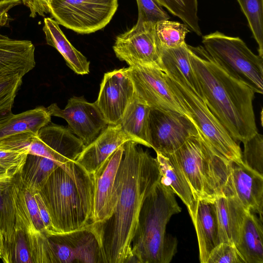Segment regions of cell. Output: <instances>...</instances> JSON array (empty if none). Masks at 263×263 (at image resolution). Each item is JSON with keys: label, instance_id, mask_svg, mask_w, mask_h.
<instances>
[{"label": "cell", "instance_id": "cell-1", "mask_svg": "<svg viewBox=\"0 0 263 263\" xmlns=\"http://www.w3.org/2000/svg\"><path fill=\"white\" fill-rule=\"evenodd\" d=\"M138 144L133 141L124 144L112 215L102 223H91L103 262H134L132 241L139 213L144 200L161 177L156 158Z\"/></svg>", "mask_w": 263, "mask_h": 263}, {"label": "cell", "instance_id": "cell-2", "mask_svg": "<svg viewBox=\"0 0 263 263\" xmlns=\"http://www.w3.org/2000/svg\"><path fill=\"white\" fill-rule=\"evenodd\" d=\"M187 47L204 101L230 136L243 143L258 133L253 107L255 92L215 62L203 47Z\"/></svg>", "mask_w": 263, "mask_h": 263}, {"label": "cell", "instance_id": "cell-3", "mask_svg": "<svg viewBox=\"0 0 263 263\" xmlns=\"http://www.w3.org/2000/svg\"><path fill=\"white\" fill-rule=\"evenodd\" d=\"M93 174L76 161L57 167L38 192L48 211L54 233L81 230L91 223Z\"/></svg>", "mask_w": 263, "mask_h": 263}, {"label": "cell", "instance_id": "cell-4", "mask_svg": "<svg viewBox=\"0 0 263 263\" xmlns=\"http://www.w3.org/2000/svg\"><path fill=\"white\" fill-rule=\"evenodd\" d=\"M181 211L172 189L161 178L142 204L132 241L134 259L140 263H168L177 239L166 232L171 217Z\"/></svg>", "mask_w": 263, "mask_h": 263}, {"label": "cell", "instance_id": "cell-5", "mask_svg": "<svg viewBox=\"0 0 263 263\" xmlns=\"http://www.w3.org/2000/svg\"><path fill=\"white\" fill-rule=\"evenodd\" d=\"M183 171L195 198L214 202L224 196L232 164L210 147L199 134L170 154Z\"/></svg>", "mask_w": 263, "mask_h": 263}, {"label": "cell", "instance_id": "cell-6", "mask_svg": "<svg viewBox=\"0 0 263 263\" xmlns=\"http://www.w3.org/2000/svg\"><path fill=\"white\" fill-rule=\"evenodd\" d=\"M165 77L185 115L195 124L203 140L230 161L243 163L242 152L237 142L211 112L204 100L184 82L166 73Z\"/></svg>", "mask_w": 263, "mask_h": 263}, {"label": "cell", "instance_id": "cell-7", "mask_svg": "<svg viewBox=\"0 0 263 263\" xmlns=\"http://www.w3.org/2000/svg\"><path fill=\"white\" fill-rule=\"evenodd\" d=\"M205 50L218 65L247 83L255 92H263V60L238 37L219 31L202 36Z\"/></svg>", "mask_w": 263, "mask_h": 263}, {"label": "cell", "instance_id": "cell-8", "mask_svg": "<svg viewBox=\"0 0 263 263\" xmlns=\"http://www.w3.org/2000/svg\"><path fill=\"white\" fill-rule=\"evenodd\" d=\"M118 0H50V13L57 23L81 34L102 29L118 8Z\"/></svg>", "mask_w": 263, "mask_h": 263}, {"label": "cell", "instance_id": "cell-9", "mask_svg": "<svg viewBox=\"0 0 263 263\" xmlns=\"http://www.w3.org/2000/svg\"><path fill=\"white\" fill-rule=\"evenodd\" d=\"M199 132L186 116L168 110L151 108L148 117L149 144L156 153H173Z\"/></svg>", "mask_w": 263, "mask_h": 263}, {"label": "cell", "instance_id": "cell-10", "mask_svg": "<svg viewBox=\"0 0 263 263\" xmlns=\"http://www.w3.org/2000/svg\"><path fill=\"white\" fill-rule=\"evenodd\" d=\"M135 96L151 108L168 110L185 115L171 87L165 72L157 64L127 68Z\"/></svg>", "mask_w": 263, "mask_h": 263}, {"label": "cell", "instance_id": "cell-11", "mask_svg": "<svg viewBox=\"0 0 263 263\" xmlns=\"http://www.w3.org/2000/svg\"><path fill=\"white\" fill-rule=\"evenodd\" d=\"M51 116L62 118L68 128L86 146L92 142L108 125L96 103H90L83 97L70 98L64 109L56 103L47 108Z\"/></svg>", "mask_w": 263, "mask_h": 263}, {"label": "cell", "instance_id": "cell-12", "mask_svg": "<svg viewBox=\"0 0 263 263\" xmlns=\"http://www.w3.org/2000/svg\"><path fill=\"white\" fill-rule=\"evenodd\" d=\"M49 123L33 137L28 146V154L46 157L61 165L76 161L85 146L83 142L68 127Z\"/></svg>", "mask_w": 263, "mask_h": 263}, {"label": "cell", "instance_id": "cell-13", "mask_svg": "<svg viewBox=\"0 0 263 263\" xmlns=\"http://www.w3.org/2000/svg\"><path fill=\"white\" fill-rule=\"evenodd\" d=\"M155 25L136 24L130 29L117 36L113 46L117 58L129 66L157 64L159 47Z\"/></svg>", "mask_w": 263, "mask_h": 263}, {"label": "cell", "instance_id": "cell-14", "mask_svg": "<svg viewBox=\"0 0 263 263\" xmlns=\"http://www.w3.org/2000/svg\"><path fill=\"white\" fill-rule=\"evenodd\" d=\"M45 233L46 263L91 262L93 260L96 240L87 227L69 233Z\"/></svg>", "mask_w": 263, "mask_h": 263}, {"label": "cell", "instance_id": "cell-15", "mask_svg": "<svg viewBox=\"0 0 263 263\" xmlns=\"http://www.w3.org/2000/svg\"><path fill=\"white\" fill-rule=\"evenodd\" d=\"M134 96L127 68H123L104 73L95 102L108 124L117 125Z\"/></svg>", "mask_w": 263, "mask_h": 263}, {"label": "cell", "instance_id": "cell-16", "mask_svg": "<svg viewBox=\"0 0 263 263\" xmlns=\"http://www.w3.org/2000/svg\"><path fill=\"white\" fill-rule=\"evenodd\" d=\"M123 152L124 144L93 173L95 192L92 224L104 222L114 212L116 203L115 182Z\"/></svg>", "mask_w": 263, "mask_h": 263}, {"label": "cell", "instance_id": "cell-17", "mask_svg": "<svg viewBox=\"0 0 263 263\" xmlns=\"http://www.w3.org/2000/svg\"><path fill=\"white\" fill-rule=\"evenodd\" d=\"M224 196L236 198L248 211L262 220L263 175L243 163L232 162Z\"/></svg>", "mask_w": 263, "mask_h": 263}, {"label": "cell", "instance_id": "cell-18", "mask_svg": "<svg viewBox=\"0 0 263 263\" xmlns=\"http://www.w3.org/2000/svg\"><path fill=\"white\" fill-rule=\"evenodd\" d=\"M35 48L29 40H15L0 33V82L23 77L35 65Z\"/></svg>", "mask_w": 263, "mask_h": 263}, {"label": "cell", "instance_id": "cell-19", "mask_svg": "<svg viewBox=\"0 0 263 263\" xmlns=\"http://www.w3.org/2000/svg\"><path fill=\"white\" fill-rule=\"evenodd\" d=\"M128 141L133 140L124 133L119 124L108 125L85 146L76 161L93 174L119 146Z\"/></svg>", "mask_w": 263, "mask_h": 263}, {"label": "cell", "instance_id": "cell-20", "mask_svg": "<svg viewBox=\"0 0 263 263\" xmlns=\"http://www.w3.org/2000/svg\"><path fill=\"white\" fill-rule=\"evenodd\" d=\"M193 223L198 239L200 262L206 263L211 251L220 243L214 202L198 200Z\"/></svg>", "mask_w": 263, "mask_h": 263}, {"label": "cell", "instance_id": "cell-21", "mask_svg": "<svg viewBox=\"0 0 263 263\" xmlns=\"http://www.w3.org/2000/svg\"><path fill=\"white\" fill-rule=\"evenodd\" d=\"M157 64L167 75L184 82L203 100L201 89L191 63L186 43L176 48L159 47Z\"/></svg>", "mask_w": 263, "mask_h": 263}, {"label": "cell", "instance_id": "cell-22", "mask_svg": "<svg viewBox=\"0 0 263 263\" xmlns=\"http://www.w3.org/2000/svg\"><path fill=\"white\" fill-rule=\"evenodd\" d=\"M221 242L236 246L248 212L233 196H222L214 201Z\"/></svg>", "mask_w": 263, "mask_h": 263}, {"label": "cell", "instance_id": "cell-23", "mask_svg": "<svg viewBox=\"0 0 263 263\" xmlns=\"http://www.w3.org/2000/svg\"><path fill=\"white\" fill-rule=\"evenodd\" d=\"M156 160L161 179L168 184L186 206L193 222L194 221L197 201L183 171L171 154L156 153Z\"/></svg>", "mask_w": 263, "mask_h": 263}, {"label": "cell", "instance_id": "cell-24", "mask_svg": "<svg viewBox=\"0 0 263 263\" xmlns=\"http://www.w3.org/2000/svg\"><path fill=\"white\" fill-rule=\"evenodd\" d=\"M43 30L47 44L59 51L74 72L80 75L89 73V61L69 42L57 21L50 17L44 18Z\"/></svg>", "mask_w": 263, "mask_h": 263}, {"label": "cell", "instance_id": "cell-25", "mask_svg": "<svg viewBox=\"0 0 263 263\" xmlns=\"http://www.w3.org/2000/svg\"><path fill=\"white\" fill-rule=\"evenodd\" d=\"M245 263H263L262 220L248 212L235 246Z\"/></svg>", "mask_w": 263, "mask_h": 263}, {"label": "cell", "instance_id": "cell-26", "mask_svg": "<svg viewBox=\"0 0 263 263\" xmlns=\"http://www.w3.org/2000/svg\"><path fill=\"white\" fill-rule=\"evenodd\" d=\"M51 116L47 108L36 107L22 113L11 114L0 128V140L26 133L37 134L51 121Z\"/></svg>", "mask_w": 263, "mask_h": 263}, {"label": "cell", "instance_id": "cell-27", "mask_svg": "<svg viewBox=\"0 0 263 263\" xmlns=\"http://www.w3.org/2000/svg\"><path fill=\"white\" fill-rule=\"evenodd\" d=\"M151 108L136 96L127 106L119 124L122 129L139 144L151 147L148 117Z\"/></svg>", "mask_w": 263, "mask_h": 263}, {"label": "cell", "instance_id": "cell-28", "mask_svg": "<svg viewBox=\"0 0 263 263\" xmlns=\"http://www.w3.org/2000/svg\"><path fill=\"white\" fill-rule=\"evenodd\" d=\"M60 165L46 157L28 154L20 173L23 185L34 193L38 192Z\"/></svg>", "mask_w": 263, "mask_h": 263}, {"label": "cell", "instance_id": "cell-29", "mask_svg": "<svg viewBox=\"0 0 263 263\" xmlns=\"http://www.w3.org/2000/svg\"><path fill=\"white\" fill-rule=\"evenodd\" d=\"M190 32L184 24L164 20L155 25V33L159 46L164 48H176L185 43L186 35Z\"/></svg>", "mask_w": 263, "mask_h": 263}, {"label": "cell", "instance_id": "cell-30", "mask_svg": "<svg viewBox=\"0 0 263 263\" xmlns=\"http://www.w3.org/2000/svg\"><path fill=\"white\" fill-rule=\"evenodd\" d=\"M1 259L5 263H33L26 234L16 222L11 242L2 253Z\"/></svg>", "mask_w": 263, "mask_h": 263}, {"label": "cell", "instance_id": "cell-31", "mask_svg": "<svg viewBox=\"0 0 263 263\" xmlns=\"http://www.w3.org/2000/svg\"><path fill=\"white\" fill-rule=\"evenodd\" d=\"M156 1L160 6L180 18L189 29L198 35H201L197 16V0Z\"/></svg>", "mask_w": 263, "mask_h": 263}, {"label": "cell", "instance_id": "cell-32", "mask_svg": "<svg viewBox=\"0 0 263 263\" xmlns=\"http://www.w3.org/2000/svg\"><path fill=\"white\" fill-rule=\"evenodd\" d=\"M258 45V55L263 58V0H237Z\"/></svg>", "mask_w": 263, "mask_h": 263}, {"label": "cell", "instance_id": "cell-33", "mask_svg": "<svg viewBox=\"0 0 263 263\" xmlns=\"http://www.w3.org/2000/svg\"><path fill=\"white\" fill-rule=\"evenodd\" d=\"M243 163L253 171L263 175V136L257 133L243 143Z\"/></svg>", "mask_w": 263, "mask_h": 263}, {"label": "cell", "instance_id": "cell-34", "mask_svg": "<svg viewBox=\"0 0 263 263\" xmlns=\"http://www.w3.org/2000/svg\"><path fill=\"white\" fill-rule=\"evenodd\" d=\"M138 9L137 24L151 23L168 20L169 15L156 0H136Z\"/></svg>", "mask_w": 263, "mask_h": 263}, {"label": "cell", "instance_id": "cell-35", "mask_svg": "<svg viewBox=\"0 0 263 263\" xmlns=\"http://www.w3.org/2000/svg\"><path fill=\"white\" fill-rule=\"evenodd\" d=\"M22 77L0 82V115L12 112L16 94L22 84Z\"/></svg>", "mask_w": 263, "mask_h": 263}, {"label": "cell", "instance_id": "cell-36", "mask_svg": "<svg viewBox=\"0 0 263 263\" xmlns=\"http://www.w3.org/2000/svg\"><path fill=\"white\" fill-rule=\"evenodd\" d=\"M206 263H245L235 245L221 242L210 253Z\"/></svg>", "mask_w": 263, "mask_h": 263}, {"label": "cell", "instance_id": "cell-37", "mask_svg": "<svg viewBox=\"0 0 263 263\" xmlns=\"http://www.w3.org/2000/svg\"><path fill=\"white\" fill-rule=\"evenodd\" d=\"M22 189L26 208L33 224L39 231L42 232H45V228L41 217L37 203L34 195V193L25 188L23 184Z\"/></svg>", "mask_w": 263, "mask_h": 263}, {"label": "cell", "instance_id": "cell-38", "mask_svg": "<svg viewBox=\"0 0 263 263\" xmlns=\"http://www.w3.org/2000/svg\"><path fill=\"white\" fill-rule=\"evenodd\" d=\"M50 0H22L23 4L30 9V17L33 18L37 14L45 16L46 14L50 13Z\"/></svg>", "mask_w": 263, "mask_h": 263}, {"label": "cell", "instance_id": "cell-39", "mask_svg": "<svg viewBox=\"0 0 263 263\" xmlns=\"http://www.w3.org/2000/svg\"><path fill=\"white\" fill-rule=\"evenodd\" d=\"M34 195L37 203L41 217L45 228V232L54 233L48 211L40 194L37 192L34 193Z\"/></svg>", "mask_w": 263, "mask_h": 263}, {"label": "cell", "instance_id": "cell-40", "mask_svg": "<svg viewBox=\"0 0 263 263\" xmlns=\"http://www.w3.org/2000/svg\"><path fill=\"white\" fill-rule=\"evenodd\" d=\"M21 3L20 0H12L9 2L0 4V26H4L8 23L9 14L8 11L19 5Z\"/></svg>", "mask_w": 263, "mask_h": 263}, {"label": "cell", "instance_id": "cell-41", "mask_svg": "<svg viewBox=\"0 0 263 263\" xmlns=\"http://www.w3.org/2000/svg\"><path fill=\"white\" fill-rule=\"evenodd\" d=\"M12 114V112L0 115V128L8 121Z\"/></svg>", "mask_w": 263, "mask_h": 263}, {"label": "cell", "instance_id": "cell-42", "mask_svg": "<svg viewBox=\"0 0 263 263\" xmlns=\"http://www.w3.org/2000/svg\"><path fill=\"white\" fill-rule=\"evenodd\" d=\"M17 174L15 173L14 172H11L10 171L5 170L3 167H2L1 166H0V176L6 175H9V174L16 175Z\"/></svg>", "mask_w": 263, "mask_h": 263}, {"label": "cell", "instance_id": "cell-43", "mask_svg": "<svg viewBox=\"0 0 263 263\" xmlns=\"http://www.w3.org/2000/svg\"><path fill=\"white\" fill-rule=\"evenodd\" d=\"M15 175H11V174H9V175H4V176H0V186H1V185L2 184V183L6 180H7L8 179H9L11 177H13V176H14ZM0 236H1V230H0Z\"/></svg>", "mask_w": 263, "mask_h": 263}, {"label": "cell", "instance_id": "cell-44", "mask_svg": "<svg viewBox=\"0 0 263 263\" xmlns=\"http://www.w3.org/2000/svg\"><path fill=\"white\" fill-rule=\"evenodd\" d=\"M12 1V0H0V4L3 3H5V2H9V1Z\"/></svg>", "mask_w": 263, "mask_h": 263}, {"label": "cell", "instance_id": "cell-45", "mask_svg": "<svg viewBox=\"0 0 263 263\" xmlns=\"http://www.w3.org/2000/svg\"><path fill=\"white\" fill-rule=\"evenodd\" d=\"M1 245H0V259H1V257H2V252H1Z\"/></svg>", "mask_w": 263, "mask_h": 263}]
</instances>
